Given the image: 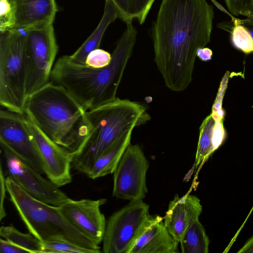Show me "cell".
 Instances as JSON below:
<instances>
[{"mask_svg":"<svg viewBox=\"0 0 253 253\" xmlns=\"http://www.w3.org/2000/svg\"><path fill=\"white\" fill-rule=\"evenodd\" d=\"M213 9L206 0H162L151 35L154 61L166 86L184 91L192 80L197 51L210 42Z\"/></svg>","mask_w":253,"mask_h":253,"instance_id":"obj_1","label":"cell"},{"mask_svg":"<svg viewBox=\"0 0 253 253\" xmlns=\"http://www.w3.org/2000/svg\"><path fill=\"white\" fill-rule=\"evenodd\" d=\"M117 42L110 63L94 68L73 61L70 55L59 58L53 67L50 81L67 90L85 111L115 99L124 71L136 41L132 21Z\"/></svg>","mask_w":253,"mask_h":253,"instance_id":"obj_2","label":"cell"},{"mask_svg":"<svg viewBox=\"0 0 253 253\" xmlns=\"http://www.w3.org/2000/svg\"><path fill=\"white\" fill-rule=\"evenodd\" d=\"M25 114L47 137L72 154L89 132L86 111L64 87L51 81L28 97Z\"/></svg>","mask_w":253,"mask_h":253,"instance_id":"obj_3","label":"cell"},{"mask_svg":"<svg viewBox=\"0 0 253 253\" xmlns=\"http://www.w3.org/2000/svg\"><path fill=\"white\" fill-rule=\"evenodd\" d=\"M88 134L73 154L72 166L86 174L95 161L121 138L150 119L143 104L117 97L86 111Z\"/></svg>","mask_w":253,"mask_h":253,"instance_id":"obj_4","label":"cell"},{"mask_svg":"<svg viewBox=\"0 0 253 253\" xmlns=\"http://www.w3.org/2000/svg\"><path fill=\"white\" fill-rule=\"evenodd\" d=\"M7 192L30 233L41 242L60 240L100 253L99 245L75 228L63 215L58 206L39 201L24 191L9 176Z\"/></svg>","mask_w":253,"mask_h":253,"instance_id":"obj_5","label":"cell"},{"mask_svg":"<svg viewBox=\"0 0 253 253\" xmlns=\"http://www.w3.org/2000/svg\"><path fill=\"white\" fill-rule=\"evenodd\" d=\"M27 32L13 28L0 38V104L6 110L23 114L26 91Z\"/></svg>","mask_w":253,"mask_h":253,"instance_id":"obj_6","label":"cell"},{"mask_svg":"<svg viewBox=\"0 0 253 253\" xmlns=\"http://www.w3.org/2000/svg\"><path fill=\"white\" fill-rule=\"evenodd\" d=\"M162 217L149 214L143 200L130 201L108 220L103 240L104 253H130L135 244L153 223Z\"/></svg>","mask_w":253,"mask_h":253,"instance_id":"obj_7","label":"cell"},{"mask_svg":"<svg viewBox=\"0 0 253 253\" xmlns=\"http://www.w3.org/2000/svg\"><path fill=\"white\" fill-rule=\"evenodd\" d=\"M26 91L28 97L48 84L58 51L52 24L26 31Z\"/></svg>","mask_w":253,"mask_h":253,"instance_id":"obj_8","label":"cell"},{"mask_svg":"<svg viewBox=\"0 0 253 253\" xmlns=\"http://www.w3.org/2000/svg\"><path fill=\"white\" fill-rule=\"evenodd\" d=\"M149 163L138 144H130L113 172V196L130 201L143 200L148 192Z\"/></svg>","mask_w":253,"mask_h":253,"instance_id":"obj_9","label":"cell"},{"mask_svg":"<svg viewBox=\"0 0 253 253\" xmlns=\"http://www.w3.org/2000/svg\"><path fill=\"white\" fill-rule=\"evenodd\" d=\"M0 146L8 176L29 195L55 206H59L70 199L50 180L42 177V173L7 148Z\"/></svg>","mask_w":253,"mask_h":253,"instance_id":"obj_10","label":"cell"},{"mask_svg":"<svg viewBox=\"0 0 253 253\" xmlns=\"http://www.w3.org/2000/svg\"><path fill=\"white\" fill-rule=\"evenodd\" d=\"M0 144L42 174L43 165L25 115L0 111Z\"/></svg>","mask_w":253,"mask_h":253,"instance_id":"obj_11","label":"cell"},{"mask_svg":"<svg viewBox=\"0 0 253 253\" xmlns=\"http://www.w3.org/2000/svg\"><path fill=\"white\" fill-rule=\"evenodd\" d=\"M25 115L26 124L36 143L44 174L58 187L72 181L71 168L73 155L47 137L31 118Z\"/></svg>","mask_w":253,"mask_h":253,"instance_id":"obj_12","label":"cell"},{"mask_svg":"<svg viewBox=\"0 0 253 253\" xmlns=\"http://www.w3.org/2000/svg\"><path fill=\"white\" fill-rule=\"evenodd\" d=\"M105 199H70L58 206L65 218L79 231L99 245L103 241L107 222L100 207Z\"/></svg>","mask_w":253,"mask_h":253,"instance_id":"obj_13","label":"cell"},{"mask_svg":"<svg viewBox=\"0 0 253 253\" xmlns=\"http://www.w3.org/2000/svg\"><path fill=\"white\" fill-rule=\"evenodd\" d=\"M14 28L27 31L52 24L57 12L55 0H9Z\"/></svg>","mask_w":253,"mask_h":253,"instance_id":"obj_14","label":"cell"},{"mask_svg":"<svg viewBox=\"0 0 253 253\" xmlns=\"http://www.w3.org/2000/svg\"><path fill=\"white\" fill-rule=\"evenodd\" d=\"M202 212L200 200L195 195L176 194L169 205L164 218L168 231L178 244L188 227L199 220Z\"/></svg>","mask_w":253,"mask_h":253,"instance_id":"obj_15","label":"cell"},{"mask_svg":"<svg viewBox=\"0 0 253 253\" xmlns=\"http://www.w3.org/2000/svg\"><path fill=\"white\" fill-rule=\"evenodd\" d=\"M178 244L168 231L162 217L145 231L130 253H176Z\"/></svg>","mask_w":253,"mask_h":253,"instance_id":"obj_16","label":"cell"},{"mask_svg":"<svg viewBox=\"0 0 253 253\" xmlns=\"http://www.w3.org/2000/svg\"><path fill=\"white\" fill-rule=\"evenodd\" d=\"M118 17V10L111 0H105L102 18L93 33L72 55L71 59L74 62L85 64L87 55L99 46L103 36L108 26Z\"/></svg>","mask_w":253,"mask_h":253,"instance_id":"obj_17","label":"cell"},{"mask_svg":"<svg viewBox=\"0 0 253 253\" xmlns=\"http://www.w3.org/2000/svg\"><path fill=\"white\" fill-rule=\"evenodd\" d=\"M130 130L121 138L109 150L99 157L94 162L86 175L90 178H96L113 173L127 147L130 144Z\"/></svg>","mask_w":253,"mask_h":253,"instance_id":"obj_18","label":"cell"},{"mask_svg":"<svg viewBox=\"0 0 253 253\" xmlns=\"http://www.w3.org/2000/svg\"><path fill=\"white\" fill-rule=\"evenodd\" d=\"M179 243L182 253H209L210 240L199 220L188 227Z\"/></svg>","mask_w":253,"mask_h":253,"instance_id":"obj_19","label":"cell"},{"mask_svg":"<svg viewBox=\"0 0 253 253\" xmlns=\"http://www.w3.org/2000/svg\"><path fill=\"white\" fill-rule=\"evenodd\" d=\"M118 11V18L126 23L136 19L142 24L155 0H111Z\"/></svg>","mask_w":253,"mask_h":253,"instance_id":"obj_20","label":"cell"},{"mask_svg":"<svg viewBox=\"0 0 253 253\" xmlns=\"http://www.w3.org/2000/svg\"><path fill=\"white\" fill-rule=\"evenodd\" d=\"M215 123V120L211 114L203 120L200 127L195 162L196 167L206 160L215 151L213 146V134Z\"/></svg>","mask_w":253,"mask_h":253,"instance_id":"obj_21","label":"cell"},{"mask_svg":"<svg viewBox=\"0 0 253 253\" xmlns=\"http://www.w3.org/2000/svg\"><path fill=\"white\" fill-rule=\"evenodd\" d=\"M0 236L26 250L29 253H42V243L30 233H23L16 229L12 225L1 226Z\"/></svg>","mask_w":253,"mask_h":253,"instance_id":"obj_22","label":"cell"},{"mask_svg":"<svg viewBox=\"0 0 253 253\" xmlns=\"http://www.w3.org/2000/svg\"><path fill=\"white\" fill-rule=\"evenodd\" d=\"M233 26L231 28V41L237 49L246 54L253 52V38L248 30L240 24L238 19L232 17Z\"/></svg>","mask_w":253,"mask_h":253,"instance_id":"obj_23","label":"cell"},{"mask_svg":"<svg viewBox=\"0 0 253 253\" xmlns=\"http://www.w3.org/2000/svg\"><path fill=\"white\" fill-rule=\"evenodd\" d=\"M42 243V253H92L87 249L73 243L60 240Z\"/></svg>","mask_w":253,"mask_h":253,"instance_id":"obj_24","label":"cell"},{"mask_svg":"<svg viewBox=\"0 0 253 253\" xmlns=\"http://www.w3.org/2000/svg\"><path fill=\"white\" fill-rule=\"evenodd\" d=\"M231 14L253 17V0H224Z\"/></svg>","mask_w":253,"mask_h":253,"instance_id":"obj_25","label":"cell"},{"mask_svg":"<svg viewBox=\"0 0 253 253\" xmlns=\"http://www.w3.org/2000/svg\"><path fill=\"white\" fill-rule=\"evenodd\" d=\"M229 72H226L221 81L216 97L212 108L211 115L216 121H223L224 112L222 108L223 96L227 88Z\"/></svg>","mask_w":253,"mask_h":253,"instance_id":"obj_26","label":"cell"},{"mask_svg":"<svg viewBox=\"0 0 253 253\" xmlns=\"http://www.w3.org/2000/svg\"><path fill=\"white\" fill-rule=\"evenodd\" d=\"M111 58V55L109 52L98 48L87 55L85 64L94 68H101L110 63Z\"/></svg>","mask_w":253,"mask_h":253,"instance_id":"obj_27","label":"cell"},{"mask_svg":"<svg viewBox=\"0 0 253 253\" xmlns=\"http://www.w3.org/2000/svg\"><path fill=\"white\" fill-rule=\"evenodd\" d=\"M14 28V17L9 0H0V31L3 33Z\"/></svg>","mask_w":253,"mask_h":253,"instance_id":"obj_28","label":"cell"},{"mask_svg":"<svg viewBox=\"0 0 253 253\" xmlns=\"http://www.w3.org/2000/svg\"><path fill=\"white\" fill-rule=\"evenodd\" d=\"M0 253H26L27 250L4 239H0Z\"/></svg>","mask_w":253,"mask_h":253,"instance_id":"obj_29","label":"cell"},{"mask_svg":"<svg viewBox=\"0 0 253 253\" xmlns=\"http://www.w3.org/2000/svg\"><path fill=\"white\" fill-rule=\"evenodd\" d=\"M6 178L4 177V172L0 166V220H1L4 218L6 213L4 207V201L5 198L6 191H7L6 183Z\"/></svg>","mask_w":253,"mask_h":253,"instance_id":"obj_30","label":"cell"},{"mask_svg":"<svg viewBox=\"0 0 253 253\" xmlns=\"http://www.w3.org/2000/svg\"><path fill=\"white\" fill-rule=\"evenodd\" d=\"M212 55V50L208 47L199 48L197 51V56L204 61L211 60Z\"/></svg>","mask_w":253,"mask_h":253,"instance_id":"obj_31","label":"cell"},{"mask_svg":"<svg viewBox=\"0 0 253 253\" xmlns=\"http://www.w3.org/2000/svg\"><path fill=\"white\" fill-rule=\"evenodd\" d=\"M238 253H253V235L249 238Z\"/></svg>","mask_w":253,"mask_h":253,"instance_id":"obj_32","label":"cell"},{"mask_svg":"<svg viewBox=\"0 0 253 253\" xmlns=\"http://www.w3.org/2000/svg\"><path fill=\"white\" fill-rule=\"evenodd\" d=\"M238 21L248 30L253 38V17H247L245 19H238Z\"/></svg>","mask_w":253,"mask_h":253,"instance_id":"obj_33","label":"cell"}]
</instances>
